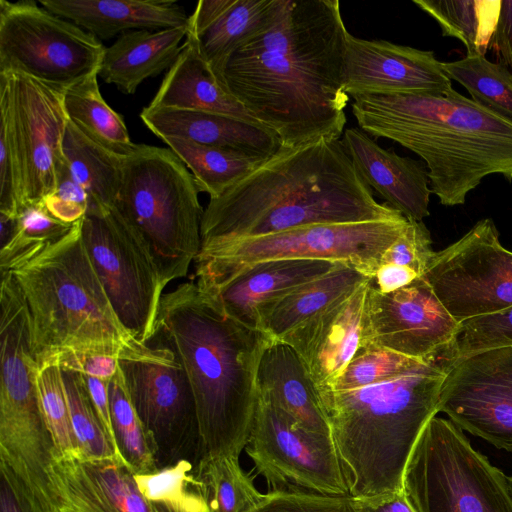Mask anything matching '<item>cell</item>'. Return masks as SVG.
I'll return each instance as SVG.
<instances>
[{
    "mask_svg": "<svg viewBox=\"0 0 512 512\" xmlns=\"http://www.w3.org/2000/svg\"><path fill=\"white\" fill-rule=\"evenodd\" d=\"M439 25L443 36L454 37L467 55L485 56L498 21L501 0H413Z\"/></svg>",
    "mask_w": 512,
    "mask_h": 512,
    "instance_id": "32",
    "label": "cell"
},
{
    "mask_svg": "<svg viewBox=\"0 0 512 512\" xmlns=\"http://www.w3.org/2000/svg\"><path fill=\"white\" fill-rule=\"evenodd\" d=\"M111 421L118 453L134 474L158 471L146 432L130 402L120 368L108 384Z\"/></svg>",
    "mask_w": 512,
    "mask_h": 512,
    "instance_id": "37",
    "label": "cell"
},
{
    "mask_svg": "<svg viewBox=\"0 0 512 512\" xmlns=\"http://www.w3.org/2000/svg\"><path fill=\"white\" fill-rule=\"evenodd\" d=\"M352 98V114L362 131L390 139L424 161L432 193L442 205L464 204L492 174L512 182V121L453 88Z\"/></svg>",
    "mask_w": 512,
    "mask_h": 512,
    "instance_id": "4",
    "label": "cell"
},
{
    "mask_svg": "<svg viewBox=\"0 0 512 512\" xmlns=\"http://www.w3.org/2000/svg\"><path fill=\"white\" fill-rule=\"evenodd\" d=\"M17 216L19 226L16 233L0 246V274L26 264L64 237L75 224L54 217L43 200L24 202Z\"/></svg>",
    "mask_w": 512,
    "mask_h": 512,
    "instance_id": "35",
    "label": "cell"
},
{
    "mask_svg": "<svg viewBox=\"0 0 512 512\" xmlns=\"http://www.w3.org/2000/svg\"><path fill=\"white\" fill-rule=\"evenodd\" d=\"M187 26L162 30H132L105 48L98 76L125 94H133L146 79L170 69L186 38Z\"/></svg>",
    "mask_w": 512,
    "mask_h": 512,
    "instance_id": "27",
    "label": "cell"
},
{
    "mask_svg": "<svg viewBox=\"0 0 512 512\" xmlns=\"http://www.w3.org/2000/svg\"><path fill=\"white\" fill-rule=\"evenodd\" d=\"M286 0H224V4L198 36V48L222 81L230 56L249 40L270 28L279 18Z\"/></svg>",
    "mask_w": 512,
    "mask_h": 512,
    "instance_id": "29",
    "label": "cell"
},
{
    "mask_svg": "<svg viewBox=\"0 0 512 512\" xmlns=\"http://www.w3.org/2000/svg\"><path fill=\"white\" fill-rule=\"evenodd\" d=\"M149 355L120 359L130 402L151 444L158 470L182 460L196 467L201 441L194 393L179 358L152 338Z\"/></svg>",
    "mask_w": 512,
    "mask_h": 512,
    "instance_id": "12",
    "label": "cell"
},
{
    "mask_svg": "<svg viewBox=\"0 0 512 512\" xmlns=\"http://www.w3.org/2000/svg\"><path fill=\"white\" fill-rule=\"evenodd\" d=\"M421 364L424 363L388 349L363 346L358 349L340 376L324 389H359L397 378Z\"/></svg>",
    "mask_w": 512,
    "mask_h": 512,
    "instance_id": "41",
    "label": "cell"
},
{
    "mask_svg": "<svg viewBox=\"0 0 512 512\" xmlns=\"http://www.w3.org/2000/svg\"><path fill=\"white\" fill-rule=\"evenodd\" d=\"M408 224L397 219L358 223L314 224L246 237L200 250L196 283L211 288L242 268L272 259H307L341 263L373 278L386 250Z\"/></svg>",
    "mask_w": 512,
    "mask_h": 512,
    "instance_id": "8",
    "label": "cell"
},
{
    "mask_svg": "<svg viewBox=\"0 0 512 512\" xmlns=\"http://www.w3.org/2000/svg\"><path fill=\"white\" fill-rule=\"evenodd\" d=\"M105 48L94 35L33 0H0V73L66 89L99 71Z\"/></svg>",
    "mask_w": 512,
    "mask_h": 512,
    "instance_id": "10",
    "label": "cell"
},
{
    "mask_svg": "<svg viewBox=\"0 0 512 512\" xmlns=\"http://www.w3.org/2000/svg\"><path fill=\"white\" fill-rule=\"evenodd\" d=\"M140 118L161 140L183 138L263 159L280 146L278 137L264 126L223 114L145 107Z\"/></svg>",
    "mask_w": 512,
    "mask_h": 512,
    "instance_id": "23",
    "label": "cell"
},
{
    "mask_svg": "<svg viewBox=\"0 0 512 512\" xmlns=\"http://www.w3.org/2000/svg\"><path fill=\"white\" fill-rule=\"evenodd\" d=\"M403 489L416 512H512V487L451 420L434 416L407 463Z\"/></svg>",
    "mask_w": 512,
    "mask_h": 512,
    "instance_id": "9",
    "label": "cell"
},
{
    "mask_svg": "<svg viewBox=\"0 0 512 512\" xmlns=\"http://www.w3.org/2000/svg\"><path fill=\"white\" fill-rule=\"evenodd\" d=\"M368 277L344 264L299 285L257 310L258 329L273 340L314 317L364 283Z\"/></svg>",
    "mask_w": 512,
    "mask_h": 512,
    "instance_id": "28",
    "label": "cell"
},
{
    "mask_svg": "<svg viewBox=\"0 0 512 512\" xmlns=\"http://www.w3.org/2000/svg\"><path fill=\"white\" fill-rule=\"evenodd\" d=\"M84 377H85V381H86L90 396H91L92 401L96 407V410H97L110 438L112 439L113 443L115 444L112 421H111L109 396H108V384H109L110 380L106 381V380H102L100 378L88 376V375H84ZM115 446H116V444H115Z\"/></svg>",
    "mask_w": 512,
    "mask_h": 512,
    "instance_id": "51",
    "label": "cell"
},
{
    "mask_svg": "<svg viewBox=\"0 0 512 512\" xmlns=\"http://www.w3.org/2000/svg\"><path fill=\"white\" fill-rule=\"evenodd\" d=\"M61 373L69 414L82 457L122 460L96 410L83 373L62 367Z\"/></svg>",
    "mask_w": 512,
    "mask_h": 512,
    "instance_id": "38",
    "label": "cell"
},
{
    "mask_svg": "<svg viewBox=\"0 0 512 512\" xmlns=\"http://www.w3.org/2000/svg\"><path fill=\"white\" fill-rule=\"evenodd\" d=\"M43 201L54 217L68 224L78 222L86 214L88 194L73 176L65 157L56 165L55 190Z\"/></svg>",
    "mask_w": 512,
    "mask_h": 512,
    "instance_id": "46",
    "label": "cell"
},
{
    "mask_svg": "<svg viewBox=\"0 0 512 512\" xmlns=\"http://www.w3.org/2000/svg\"><path fill=\"white\" fill-rule=\"evenodd\" d=\"M365 183L408 220L429 216L432 190L426 165L377 144L360 128H348L341 139Z\"/></svg>",
    "mask_w": 512,
    "mask_h": 512,
    "instance_id": "21",
    "label": "cell"
},
{
    "mask_svg": "<svg viewBox=\"0 0 512 512\" xmlns=\"http://www.w3.org/2000/svg\"><path fill=\"white\" fill-rule=\"evenodd\" d=\"M25 301L39 366L67 353L120 359L149 355L118 319L87 253L81 219L61 239L11 271Z\"/></svg>",
    "mask_w": 512,
    "mask_h": 512,
    "instance_id": "6",
    "label": "cell"
},
{
    "mask_svg": "<svg viewBox=\"0 0 512 512\" xmlns=\"http://www.w3.org/2000/svg\"><path fill=\"white\" fill-rule=\"evenodd\" d=\"M501 64L512 68V0H501L496 28L489 43Z\"/></svg>",
    "mask_w": 512,
    "mask_h": 512,
    "instance_id": "48",
    "label": "cell"
},
{
    "mask_svg": "<svg viewBox=\"0 0 512 512\" xmlns=\"http://www.w3.org/2000/svg\"><path fill=\"white\" fill-rule=\"evenodd\" d=\"M198 187L168 148L139 144L123 157L114 208L147 244L164 288L185 277L201 247Z\"/></svg>",
    "mask_w": 512,
    "mask_h": 512,
    "instance_id": "7",
    "label": "cell"
},
{
    "mask_svg": "<svg viewBox=\"0 0 512 512\" xmlns=\"http://www.w3.org/2000/svg\"><path fill=\"white\" fill-rule=\"evenodd\" d=\"M341 263L307 259H272L248 265L211 288H202L223 311L258 329V308L287 291L315 279ZM200 287V286H199Z\"/></svg>",
    "mask_w": 512,
    "mask_h": 512,
    "instance_id": "22",
    "label": "cell"
},
{
    "mask_svg": "<svg viewBox=\"0 0 512 512\" xmlns=\"http://www.w3.org/2000/svg\"><path fill=\"white\" fill-rule=\"evenodd\" d=\"M152 512H185L163 502H150ZM212 512V511H208Z\"/></svg>",
    "mask_w": 512,
    "mask_h": 512,
    "instance_id": "53",
    "label": "cell"
},
{
    "mask_svg": "<svg viewBox=\"0 0 512 512\" xmlns=\"http://www.w3.org/2000/svg\"><path fill=\"white\" fill-rule=\"evenodd\" d=\"M509 481H510V484H511V487H512V476L509 477Z\"/></svg>",
    "mask_w": 512,
    "mask_h": 512,
    "instance_id": "54",
    "label": "cell"
},
{
    "mask_svg": "<svg viewBox=\"0 0 512 512\" xmlns=\"http://www.w3.org/2000/svg\"><path fill=\"white\" fill-rule=\"evenodd\" d=\"M370 280L278 339L295 350L318 390L340 376L361 346Z\"/></svg>",
    "mask_w": 512,
    "mask_h": 512,
    "instance_id": "19",
    "label": "cell"
},
{
    "mask_svg": "<svg viewBox=\"0 0 512 512\" xmlns=\"http://www.w3.org/2000/svg\"><path fill=\"white\" fill-rule=\"evenodd\" d=\"M419 276L414 270L392 263L381 264L372 278L381 293H390L412 283Z\"/></svg>",
    "mask_w": 512,
    "mask_h": 512,
    "instance_id": "49",
    "label": "cell"
},
{
    "mask_svg": "<svg viewBox=\"0 0 512 512\" xmlns=\"http://www.w3.org/2000/svg\"><path fill=\"white\" fill-rule=\"evenodd\" d=\"M434 254L431 235L423 221L408 220L403 233L384 253L381 264L405 266L423 276Z\"/></svg>",
    "mask_w": 512,
    "mask_h": 512,
    "instance_id": "45",
    "label": "cell"
},
{
    "mask_svg": "<svg viewBox=\"0 0 512 512\" xmlns=\"http://www.w3.org/2000/svg\"><path fill=\"white\" fill-rule=\"evenodd\" d=\"M64 91L20 73H0V103L7 108L17 142L25 202L43 200L55 190L68 122Z\"/></svg>",
    "mask_w": 512,
    "mask_h": 512,
    "instance_id": "16",
    "label": "cell"
},
{
    "mask_svg": "<svg viewBox=\"0 0 512 512\" xmlns=\"http://www.w3.org/2000/svg\"><path fill=\"white\" fill-rule=\"evenodd\" d=\"M25 202L22 165L7 108L0 103V213L17 215Z\"/></svg>",
    "mask_w": 512,
    "mask_h": 512,
    "instance_id": "43",
    "label": "cell"
},
{
    "mask_svg": "<svg viewBox=\"0 0 512 512\" xmlns=\"http://www.w3.org/2000/svg\"><path fill=\"white\" fill-rule=\"evenodd\" d=\"M258 397L288 414L305 430L331 436L319 392L302 360L286 343L272 340L257 372Z\"/></svg>",
    "mask_w": 512,
    "mask_h": 512,
    "instance_id": "25",
    "label": "cell"
},
{
    "mask_svg": "<svg viewBox=\"0 0 512 512\" xmlns=\"http://www.w3.org/2000/svg\"><path fill=\"white\" fill-rule=\"evenodd\" d=\"M348 33L338 0H286L276 22L230 56L222 82L280 145L340 139Z\"/></svg>",
    "mask_w": 512,
    "mask_h": 512,
    "instance_id": "1",
    "label": "cell"
},
{
    "mask_svg": "<svg viewBox=\"0 0 512 512\" xmlns=\"http://www.w3.org/2000/svg\"><path fill=\"white\" fill-rule=\"evenodd\" d=\"M59 512H152L134 473L119 459H55Z\"/></svg>",
    "mask_w": 512,
    "mask_h": 512,
    "instance_id": "20",
    "label": "cell"
},
{
    "mask_svg": "<svg viewBox=\"0 0 512 512\" xmlns=\"http://www.w3.org/2000/svg\"><path fill=\"white\" fill-rule=\"evenodd\" d=\"M152 338L175 352L188 376L197 407L200 460L239 458L252 430L260 359L273 339L227 315L191 281L163 294Z\"/></svg>",
    "mask_w": 512,
    "mask_h": 512,
    "instance_id": "3",
    "label": "cell"
},
{
    "mask_svg": "<svg viewBox=\"0 0 512 512\" xmlns=\"http://www.w3.org/2000/svg\"><path fill=\"white\" fill-rule=\"evenodd\" d=\"M195 474L212 512H249L264 499L237 457L202 458Z\"/></svg>",
    "mask_w": 512,
    "mask_h": 512,
    "instance_id": "34",
    "label": "cell"
},
{
    "mask_svg": "<svg viewBox=\"0 0 512 512\" xmlns=\"http://www.w3.org/2000/svg\"><path fill=\"white\" fill-rule=\"evenodd\" d=\"M195 470L192 462L182 460L155 473L134 474V478L149 502H163L185 512L211 511Z\"/></svg>",
    "mask_w": 512,
    "mask_h": 512,
    "instance_id": "39",
    "label": "cell"
},
{
    "mask_svg": "<svg viewBox=\"0 0 512 512\" xmlns=\"http://www.w3.org/2000/svg\"><path fill=\"white\" fill-rule=\"evenodd\" d=\"M0 512H33L29 501L0 473Z\"/></svg>",
    "mask_w": 512,
    "mask_h": 512,
    "instance_id": "52",
    "label": "cell"
},
{
    "mask_svg": "<svg viewBox=\"0 0 512 512\" xmlns=\"http://www.w3.org/2000/svg\"><path fill=\"white\" fill-rule=\"evenodd\" d=\"M37 382L43 414L55 444V459L82 457L69 414L59 363L49 361L39 366Z\"/></svg>",
    "mask_w": 512,
    "mask_h": 512,
    "instance_id": "40",
    "label": "cell"
},
{
    "mask_svg": "<svg viewBox=\"0 0 512 512\" xmlns=\"http://www.w3.org/2000/svg\"><path fill=\"white\" fill-rule=\"evenodd\" d=\"M249 512H356L351 496L306 491L276 490Z\"/></svg>",
    "mask_w": 512,
    "mask_h": 512,
    "instance_id": "44",
    "label": "cell"
},
{
    "mask_svg": "<svg viewBox=\"0 0 512 512\" xmlns=\"http://www.w3.org/2000/svg\"><path fill=\"white\" fill-rule=\"evenodd\" d=\"M423 277L458 323L512 306V252L490 218L435 252Z\"/></svg>",
    "mask_w": 512,
    "mask_h": 512,
    "instance_id": "14",
    "label": "cell"
},
{
    "mask_svg": "<svg viewBox=\"0 0 512 512\" xmlns=\"http://www.w3.org/2000/svg\"><path fill=\"white\" fill-rule=\"evenodd\" d=\"M185 39L147 107L212 112L261 125L214 73L195 38L187 34Z\"/></svg>",
    "mask_w": 512,
    "mask_h": 512,
    "instance_id": "26",
    "label": "cell"
},
{
    "mask_svg": "<svg viewBox=\"0 0 512 512\" xmlns=\"http://www.w3.org/2000/svg\"><path fill=\"white\" fill-rule=\"evenodd\" d=\"M62 152L76 180L88 194L87 212L114 207L123 173V156L93 142L69 119Z\"/></svg>",
    "mask_w": 512,
    "mask_h": 512,
    "instance_id": "30",
    "label": "cell"
},
{
    "mask_svg": "<svg viewBox=\"0 0 512 512\" xmlns=\"http://www.w3.org/2000/svg\"><path fill=\"white\" fill-rule=\"evenodd\" d=\"M447 370L424 363L354 390H318L353 498L403 489L405 469L437 406Z\"/></svg>",
    "mask_w": 512,
    "mask_h": 512,
    "instance_id": "5",
    "label": "cell"
},
{
    "mask_svg": "<svg viewBox=\"0 0 512 512\" xmlns=\"http://www.w3.org/2000/svg\"><path fill=\"white\" fill-rule=\"evenodd\" d=\"M40 5L94 35L108 40L134 30L187 26L189 17L176 1L41 0Z\"/></svg>",
    "mask_w": 512,
    "mask_h": 512,
    "instance_id": "24",
    "label": "cell"
},
{
    "mask_svg": "<svg viewBox=\"0 0 512 512\" xmlns=\"http://www.w3.org/2000/svg\"><path fill=\"white\" fill-rule=\"evenodd\" d=\"M62 368L80 371L84 375L109 381L119 369V359L102 354L67 353L56 360Z\"/></svg>",
    "mask_w": 512,
    "mask_h": 512,
    "instance_id": "47",
    "label": "cell"
},
{
    "mask_svg": "<svg viewBox=\"0 0 512 512\" xmlns=\"http://www.w3.org/2000/svg\"><path fill=\"white\" fill-rule=\"evenodd\" d=\"M162 141L190 169L199 192L209 194L210 198L222 194L264 160L183 138L166 137Z\"/></svg>",
    "mask_w": 512,
    "mask_h": 512,
    "instance_id": "33",
    "label": "cell"
},
{
    "mask_svg": "<svg viewBox=\"0 0 512 512\" xmlns=\"http://www.w3.org/2000/svg\"><path fill=\"white\" fill-rule=\"evenodd\" d=\"M452 83L431 50L348 33L343 90L349 97L367 94H438Z\"/></svg>",
    "mask_w": 512,
    "mask_h": 512,
    "instance_id": "18",
    "label": "cell"
},
{
    "mask_svg": "<svg viewBox=\"0 0 512 512\" xmlns=\"http://www.w3.org/2000/svg\"><path fill=\"white\" fill-rule=\"evenodd\" d=\"M97 77V73L92 74L65 89L66 115L93 142L119 156H127L139 144L132 142L123 117L102 97Z\"/></svg>",
    "mask_w": 512,
    "mask_h": 512,
    "instance_id": "31",
    "label": "cell"
},
{
    "mask_svg": "<svg viewBox=\"0 0 512 512\" xmlns=\"http://www.w3.org/2000/svg\"><path fill=\"white\" fill-rule=\"evenodd\" d=\"M458 323L423 276L390 293L368 287L361 346L388 349L448 370Z\"/></svg>",
    "mask_w": 512,
    "mask_h": 512,
    "instance_id": "15",
    "label": "cell"
},
{
    "mask_svg": "<svg viewBox=\"0 0 512 512\" xmlns=\"http://www.w3.org/2000/svg\"><path fill=\"white\" fill-rule=\"evenodd\" d=\"M403 215L375 200L340 139L280 145L217 197L201 220V247L314 224L358 223Z\"/></svg>",
    "mask_w": 512,
    "mask_h": 512,
    "instance_id": "2",
    "label": "cell"
},
{
    "mask_svg": "<svg viewBox=\"0 0 512 512\" xmlns=\"http://www.w3.org/2000/svg\"><path fill=\"white\" fill-rule=\"evenodd\" d=\"M512 345V306L497 313L460 323L452 361L475 352Z\"/></svg>",
    "mask_w": 512,
    "mask_h": 512,
    "instance_id": "42",
    "label": "cell"
},
{
    "mask_svg": "<svg viewBox=\"0 0 512 512\" xmlns=\"http://www.w3.org/2000/svg\"><path fill=\"white\" fill-rule=\"evenodd\" d=\"M356 512H416L402 489L375 498H353Z\"/></svg>",
    "mask_w": 512,
    "mask_h": 512,
    "instance_id": "50",
    "label": "cell"
},
{
    "mask_svg": "<svg viewBox=\"0 0 512 512\" xmlns=\"http://www.w3.org/2000/svg\"><path fill=\"white\" fill-rule=\"evenodd\" d=\"M437 410L462 430L512 452V345L455 361L447 370Z\"/></svg>",
    "mask_w": 512,
    "mask_h": 512,
    "instance_id": "17",
    "label": "cell"
},
{
    "mask_svg": "<svg viewBox=\"0 0 512 512\" xmlns=\"http://www.w3.org/2000/svg\"><path fill=\"white\" fill-rule=\"evenodd\" d=\"M81 234L118 319L139 343L148 345L164 286L147 244L114 207L86 212Z\"/></svg>",
    "mask_w": 512,
    "mask_h": 512,
    "instance_id": "11",
    "label": "cell"
},
{
    "mask_svg": "<svg viewBox=\"0 0 512 512\" xmlns=\"http://www.w3.org/2000/svg\"><path fill=\"white\" fill-rule=\"evenodd\" d=\"M246 452L272 491L350 496L332 437L305 430L259 397Z\"/></svg>",
    "mask_w": 512,
    "mask_h": 512,
    "instance_id": "13",
    "label": "cell"
},
{
    "mask_svg": "<svg viewBox=\"0 0 512 512\" xmlns=\"http://www.w3.org/2000/svg\"><path fill=\"white\" fill-rule=\"evenodd\" d=\"M451 80L461 84L471 99L499 116L512 121V73L501 63L482 55L442 62Z\"/></svg>",
    "mask_w": 512,
    "mask_h": 512,
    "instance_id": "36",
    "label": "cell"
}]
</instances>
